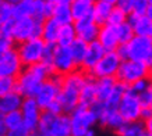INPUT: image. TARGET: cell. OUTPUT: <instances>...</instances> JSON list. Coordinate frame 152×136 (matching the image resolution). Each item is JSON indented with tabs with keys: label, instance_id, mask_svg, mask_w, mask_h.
<instances>
[{
	"label": "cell",
	"instance_id": "cell-1",
	"mask_svg": "<svg viewBox=\"0 0 152 136\" xmlns=\"http://www.w3.org/2000/svg\"><path fill=\"white\" fill-rule=\"evenodd\" d=\"M52 74L53 71L50 67L43 63L27 65L15 78V90L23 97H34L39 86Z\"/></svg>",
	"mask_w": 152,
	"mask_h": 136
},
{
	"label": "cell",
	"instance_id": "cell-2",
	"mask_svg": "<svg viewBox=\"0 0 152 136\" xmlns=\"http://www.w3.org/2000/svg\"><path fill=\"white\" fill-rule=\"evenodd\" d=\"M88 75L84 71L74 69L73 72L63 75L59 92V103L63 113H70L75 107H78L80 92L87 81Z\"/></svg>",
	"mask_w": 152,
	"mask_h": 136
},
{
	"label": "cell",
	"instance_id": "cell-3",
	"mask_svg": "<svg viewBox=\"0 0 152 136\" xmlns=\"http://www.w3.org/2000/svg\"><path fill=\"white\" fill-rule=\"evenodd\" d=\"M61 75L52 74L46 81L42 83L39 89L37 90L34 99L41 107V110H46L56 114H61V106L59 103V92L61 85Z\"/></svg>",
	"mask_w": 152,
	"mask_h": 136
},
{
	"label": "cell",
	"instance_id": "cell-4",
	"mask_svg": "<svg viewBox=\"0 0 152 136\" xmlns=\"http://www.w3.org/2000/svg\"><path fill=\"white\" fill-rule=\"evenodd\" d=\"M117 53L121 60L141 61L151 67L152 64V36H137L134 35L127 43L117 47Z\"/></svg>",
	"mask_w": 152,
	"mask_h": 136
},
{
	"label": "cell",
	"instance_id": "cell-5",
	"mask_svg": "<svg viewBox=\"0 0 152 136\" xmlns=\"http://www.w3.org/2000/svg\"><path fill=\"white\" fill-rule=\"evenodd\" d=\"M37 129L46 133L48 136H71L69 115H64L63 113L56 114L43 110Z\"/></svg>",
	"mask_w": 152,
	"mask_h": 136
},
{
	"label": "cell",
	"instance_id": "cell-6",
	"mask_svg": "<svg viewBox=\"0 0 152 136\" xmlns=\"http://www.w3.org/2000/svg\"><path fill=\"white\" fill-rule=\"evenodd\" d=\"M149 74H151V67L148 64L134 60H121L116 74V79L124 83L126 86H131L134 82L142 78H148Z\"/></svg>",
	"mask_w": 152,
	"mask_h": 136
},
{
	"label": "cell",
	"instance_id": "cell-7",
	"mask_svg": "<svg viewBox=\"0 0 152 136\" xmlns=\"http://www.w3.org/2000/svg\"><path fill=\"white\" fill-rule=\"evenodd\" d=\"M42 22L34 17H23L14 18L11 24V39L14 42H25L28 39L41 38L42 33Z\"/></svg>",
	"mask_w": 152,
	"mask_h": 136
},
{
	"label": "cell",
	"instance_id": "cell-8",
	"mask_svg": "<svg viewBox=\"0 0 152 136\" xmlns=\"http://www.w3.org/2000/svg\"><path fill=\"white\" fill-rule=\"evenodd\" d=\"M70 132L71 136H83L88 132L92 125L96 122V115L92 113V110L88 107H75L73 111H70Z\"/></svg>",
	"mask_w": 152,
	"mask_h": 136
},
{
	"label": "cell",
	"instance_id": "cell-9",
	"mask_svg": "<svg viewBox=\"0 0 152 136\" xmlns=\"http://www.w3.org/2000/svg\"><path fill=\"white\" fill-rule=\"evenodd\" d=\"M46 43L41 38L28 39L25 42H21L17 47V54L20 57V61L23 65H32V64L42 63L43 51H45Z\"/></svg>",
	"mask_w": 152,
	"mask_h": 136
},
{
	"label": "cell",
	"instance_id": "cell-10",
	"mask_svg": "<svg viewBox=\"0 0 152 136\" xmlns=\"http://www.w3.org/2000/svg\"><path fill=\"white\" fill-rule=\"evenodd\" d=\"M116 110L119 111L121 118L124 119V122L138 121L140 115H141V103H140L138 95L131 88L127 86Z\"/></svg>",
	"mask_w": 152,
	"mask_h": 136
},
{
	"label": "cell",
	"instance_id": "cell-11",
	"mask_svg": "<svg viewBox=\"0 0 152 136\" xmlns=\"http://www.w3.org/2000/svg\"><path fill=\"white\" fill-rule=\"evenodd\" d=\"M77 67L78 65L74 61L69 46L55 45L53 54H52V60H50V68L53 74H57V75L63 77V75L73 72L74 69H77Z\"/></svg>",
	"mask_w": 152,
	"mask_h": 136
},
{
	"label": "cell",
	"instance_id": "cell-12",
	"mask_svg": "<svg viewBox=\"0 0 152 136\" xmlns=\"http://www.w3.org/2000/svg\"><path fill=\"white\" fill-rule=\"evenodd\" d=\"M120 63H121V57L119 56L117 50L105 51V54L101 57V60L89 71V75L95 79L96 78H116Z\"/></svg>",
	"mask_w": 152,
	"mask_h": 136
},
{
	"label": "cell",
	"instance_id": "cell-13",
	"mask_svg": "<svg viewBox=\"0 0 152 136\" xmlns=\"http://www.w3.org/2000/svg\"><path fill=\"white\" fill-rule=\"evenodd\" d=\"M20 113L23 117V125L28 128L29 131L37 129L38 124H39V118H41L42 110L38 106L34 97H24L23 104L20 107Z\"/></svg>",
	"mask_w": 152,
	"mask_h": 136
},
{
	"label": "cell",
	"instance_id": "cell-14",
	"mask_svg": "<svg viewBox=\"0 0 152 136\" xmlns=\"http://www.w3.org/2000/svg\"><path fill=\"white\" fill-rule=\"evenodd\" d=\"M21 69H23V64L20 61L17 50L11 47L0 59V77L17 78Z\"/></svg>",
	"mask_w": 152,
	"mask_h": 136
},
{
	"label": "cell",
	"instance_id": "cell-15",
	"mask_svg": "<svg viewBox=\"0 0 152 136\" xmlns=\"http://www.w3.org/2000/svg\"><path fill=\"white\" fill-rule=\"evenodd\" d=\"M73 25H74V29H75V33H77L78 39L87 42V43L96 41L99 25L94 21L91 15L80 18V20H75V21H73Z\"/></svg>",
	"mask_w": 152,
	"mask_h": 136
},
{
	"label": "cell",
	"instance_id": "cell-16",
	"mask_svg": "<svg viewBox=\"0 0 152 136\" xmlns=\"http://www.w3.org/2000/svg\"><path fill=\"white\" fill-rule=\"evenodd\" d=\"M96 41L105 49V51L117 50V47L120 46L119 36H117V29H116L115 25H110V24H103V25L99 27Z\"/></svg>",
	"mask_w": 152,
	"mask_h": 136
},
{
	"label": "cell",
	"instance_id": "cell-17",
	"mask_svg": "<svg viewBox=\"0 0 152 136\" xmlns=\"http://www.w3.org/2000/svg\"><path fill=\"white\" fill-rule=\"evenodd\" d=\"M127 22L133 28L134 35L137 36H152V17L147 14H134L127 15Z\"/></svg>",
	"mask_w": 152,
	"mask_h": 136
},
{
	"label": "cell",
	"instance_id": "cell-18",
	"mask_svg": "<svg viewBox=\"0 0 152 136\" xmlns=\"http://www.w3.org/2000/svg\"><path fill=\"white\" fill-rule=\"evenodd\" d=\"M103 54H105V49L98 43V41L89 42L87 45V50H85V54H84V59L81 61L80 67L83 68L84 71L89 72L94 68V65L101 60V57Z\"/></svg>",
	"mask_w": 152,
	"mask_h": 136
},
{
	"label": "cell",
	"instance_id": "cell-19",
	"mask_svg": "<svg viewBox=\"0 0 152 136\" xmlns=\"http://www.w3.org/2000/svg\"><path fill=\"white\" fill-rule=\"evenodd\" d=\"M98 121H101L106 128H109L112 131H119L124 124V119L121 118L117 110L107 109V107H105L102 110V113L98 115Z\"/></svg>",
	"mask_w": 152,
	"mask_h": 136
},
{
	"label": "cell",
	"instance_id": "cell-20",
	"mask_svg": "<svg viewBox=\"0 0 152 136\" xmlns=\"http://www.w3.org/2000/svg\"><path fill=\"white\" fill-rule=\"evenodd\" d=\"M96 101V90H95V78L91 75L87 78V81L84 83L83 89L80 92V99H78V106L81 107H91Z\"/></svg>",
	"mask_w": 152,
	"mask_h": 136
},
{
	"label": "cell",
	"instance_id": "cell-21",
	"mask_svg": "<svg viewBox=\"0 0 152 136\" xmlns=\"http://www.w3.org/2000/svg\"><path fill=\"white\" fill-rule=\"evenodd\" d=\"M24 97L17 90H13L7 95L0 97V115H3L10 111H17L23 104Z\"/></svg>",
	"mask_w": 152,
	"mask_h": 136
},
{
	"label": "cell",
	"instance_id": "cell-22",
	"mask_svg": "<svg viewBox=\"0 0 152 136\" xmlns=\"http://www.w3.org/2000/svg\"><path fill=\"white\" fill-rule=\"evenodd\" d=\"M113 6L106 3L103 0H96L95 3L92 4V11H91V17L95 22L101 27L103 24L107 22V17L110 14Z\"/></svg>",
	"mask_w": 152,
	"mask_h": 136
},
{
	"label": "cell",
	"instance_id": "cell-23",
	"mask_svg": "<svg viewBox=\"0 0 152 136\" xmlns=\"http://www.w3.org/2000/svg\"><path fill=\"white\" fill-rule=\"evenodd\" d=\"M59 29H60V24L56 22L52 17L50 18L43 20V22H42L41 39L45 42V43H56Z\"/></svg>",
	"mask_w": 152,
	"mask_h": 136
},
{
	"label": "cell",
	"instance_id": "cell-24",
	"mask_svg": "<svg viewBox=\"0 0 152 136\" xmlns=\"http://www.w3.org/2000/svg\"><path fill=\"white\" fill-rule=\"evenodd\" d=\"M116 83V78H96L95 79V90H96V101L103 103L109 96Z\"/></svg>",
	"mask_w": 152,
	"mask_h": 136
},
{
	"label": "cell",
	"instance_id": "cell-25",
	"mask_svg": "<svg viewBox=\"0 0 152 136\" xmlns=\"http://www.w3.org/2000/svg\"><path fill=\"white\" fill-rule=\"evenodd\" d=\"M92 4L94 3L88 1V0H73L70 3V10H71V15H73L74 21L91 15Z\"/></svg>",
	"mask_w": 152,
	"mask_h": 136
},
{
	"label": "cell",
	"instance_id": "cell-26",
	"mask_svg": "<svg viewBox=\"0 0 152 136\" xmlns=\"http://www.w3.org/2000/svg\"><path fill=\"white\" fill-rule=\"evenodd\" d=\"M52 18L60 25H66V24H73V15H71V10L70 4H55L53 6V13H52Z\"/></svg>",
	"mask_w": 152,
	"mask_h": 136
},
{
	"label": "cell",
	"instance_id": "cell-27",
	"mask_svg": "<svg viewBox=\"0 0 152 136\" xmlns=\"http://www.w3.org/2000/svg\"><path fill=\"white\" fill-rule=\"evenodd\" d=\"M74 39H77V33H75V29H74L73 24L60 25L59 33H57V39H56V45L70 46Z\"/></svg>",
	"mask_w": 152,
	"mask_h": 136
},
{
	"label": "cell",
	"instance_id": "cell-28",
	"mask_svg": "<svg viewBox=\"0 0 152 136\" xmlns=\"http://www.w3.org/2000/svg\"><path fill=\"white\" fill-rule=\"evenodd\" d=\"M126 89H127V86H126L124 83L116 81V83H115V86H113V89H112V92L109 93V96L106 97L105 101H103V106L107 107V109H116Z\"/></svg>",
	"mask_w": 152,
	"mask_h": 136
},
{
	"label": "cell",
	"instance_id": "cell-29",
	"mask_svg": "<svg viewBox=\"0 0 152 136\" xmlns=\"http://www.w3.org/2000/svg\"><path fill=\"white\" fill-rule=\"evenodd\" d=\"M145 129H147L145 122L141 121V119H138V121L124 122L123 127L120 128L117 132L120 133V136H135V135H138V133H141L142 131H145Z\"/></svg>",
	"mask_w": 152,
	"mask_h": 136
},
{
	"label": "cell",
	"instance_id": "cell-30",
	"mask_svg": "<svg viewBox=\"0 0 152 136\" xmlns=\"http://www.w3.org/2000/svg\"><path fill=\"white\" fill-rule=\"evenodd\" d=\"M34 1L35 0H20L14 4V18L32 17L34 14Z\"/></svg>",
	"mask_w": 152,
	"mask_h": 136
},
{
	"label": "cell",
	"instance_id": "cell-31",
	"mask_svg": "<svg viewBox=\"0 0 152 136\" xmlns=\"http://www.w3.org/2000/svg\"><path fill=\"white\" fill-rule=\"evenodd\" d=\"M87 42L81 41V39H74L73 42H71V45L69 46L70 51H71V56H73L74 61L77 63V65H81V61H83L84 59V54H85V50H87Z\"/></svg>",
	"mask_w": 152,
	"mask_h": 136
},
{
	"label": "cell",
	"instance_id": "cell-32",
	"mask_svg": "<svg viewBox=\"0 0 152 136\" xmlns=\"http://www.w3.org/2000/svg\"><path fill=\"white\" fill-rule=\"evenodd\" d=\"M0 119H1L3 125L6 127V129H13V128H17V127H20V125H23V117H21L20 110L3 114V115L0 117Z\"/></svg>",
	"mask_w": 152,
	"mask_h": 136
},
{
	"label": "cell",
	"instance_id": "cell-33",
	"mask_svg": "<svg viewBox=\"0 0 152 136\" xmlns=\"http://www.w3.org/2000/svg\"><path fill=\"white\" fill-rule=\"evenodd\" d=\"M134 14H147L152 17V0H133V11Z\"/></svg>",
	"mask_w": 152,
	"mask_h": 136
},
{
	"label": "cell",
	"instance_id": "cell-34",
	"mask_svg": "<svg viewBox=\"0 0 152 136\" xmlns=\"http://www.w3.org/2000/svg\"><path fill=\"white\" fill-rule=\"evenodd\" d=\"M117 29V36H119V42L120 45H123V43H127V42L134 36V32H133V28L130 25L127 21H124L123 24H120L116 27Z\"/></svg>",
	"mask_w": 152,
	"mask_h": 136
},
{
	"label": "cell",
	"instance_id": "cell-35",
	"mask_svg": "<svg viewBox=\"0 0 152 136\" xmlns=\"http://www.w3.org/2000/svg\"><path fill=\"white\" fill-rule=\"evenodd\" d=\"M127 20V14L124 11H121L119 7H116L113 6V9H112L110 14H109V17H107V22L106 24H110V25H120V24H123Z\"/></svg>",
	"mask_w": 152,
	"mask_h": 136
},
{
	"label": "cell",
	"instance_id": "cell-36",
	"mask_svg": "<svg viewBox=\"0 0 152 136\" xmlns=\"http://www.w3.org/2000/svg\"><path fill=\"white\" fill-rule=\"evenodd\" d=\"M0 20L3 22L14 20V4L6 0H0Z\"/></svg>",
	"mask_w": 152,
	"mask_h": 136
},
{
	"label": "cell",
	"instance_id": "cell-37",
	"mask_svg": "<svg viewBox=\"0 0 152 136\" xmlns=\"http://www.w3.org/2000/svg\"><path fill=\"white\" fill-rule=\"evenodd\" d=\"M15 90V78L0 77V97Z\"/></svg>",
	"mask_w": 152,
	"mask_h": 136
},
{
	"label": "cell",
	"instance_id": "cell-38",
	"mask_svg": "<svg viewBox=\"0 0 152 136\" xmlns=\"http://www.w3.org/2000/svg\"><path fill=\"white\" fill-rule=\"evenodd\" d=\"M138 99H140V103H141V109L152 107V88L138 93Z\"/></svg>",
	"mask_w": 152,
	"mask_h": 136
},
{
	"label": "cell",
	"instance_id": "cell-39",
	"mask_svg": "<svg viewBox=\"0 0 152 136\" xmlns=\"http://www.w3.org/2000/svg\"><path fill=\"white\" fill-rule=\"evenodd\" d=\"M129 88H131L137 95L138 93H141V92H144V90H147V89H149L151 88V81L148 79V78H142V79H140V81H137V82H134L131 86H129Z\"/></svg>",
	"mask_w": 152,
	"mask_h": 136
},
{
	"label": "cell",
	"instance_id": "cell-40",
	"mask_svg": "<svg viewBox=\"0 0 152 136\" xmlns=\"http://www.w3.org/2000/svg\"><path fill=\"white\" fill-rule=\"evenodd\" d=\"M31 135V131L25 128L24 125H20L17 128H13V129H7L6 132V136H29Z\"/></svg>",
	"mask_w": 152,
	"mask_h": 136
},
{
	"label": "cell",
	"instance_id": "cell-41",
	"mask_svg": "<svg viewBox=\"0 0 152 136\" xmlns=\"http://www.w3.org/2000/svg\"><path fill=\"white\" fill-rule=\"evenodd\" d=\"M115 6L119 7L121 11H124L127 15L133 11V0H117V3Z\"/></svg>",
	"mask_w": 152,
	"mask_h": 136
},
{
	"label": "cell",
	"instance_id": "cell-42",
	"mask_svg": "<svg viewBox=\"0 0 152 136\" xmlns=\"http://www.w3.org/2000/svg\"><path fill=\"white\" fill-rule=\"evenodd\" d=\"M48 1H50L53 4H70L73 0H48Z\"/></svg>",
	"mask_w": 152,
	"mask_h": 136
},
{
	"label": "cell",
	"instance_id": "cell-43",
	"mask_svg": "<svg viewBox=\"0 0 152 136\" xmlns=\"http://www.w3.org/2000/svg\"><path fill=\"white\" fill-rule=\"evenodd\" d=\"M6 132H7V129H6V127L3 125L1 119H0V136H6Z\"/></svg>",
	"mask_w": 152,
	"mask_h": 136
},
{
	"label": "cell",
	"instance_id": "cell-44",
	"mask_svg": "<svg viewBox=\"0 0 152 136\" xmlns=\"http://www.w3.org/2000/svg\"><path fill=\"white\" fill-rule=\"evenodd\" d=\"M135 136H152V132L145 129V131H142L141 133H138V135H135Z\"/></svg>",
	"mask_w": 152,
	"mask_h": 136
},
{
	"label": "cell",
	"instance_id": "cell-45",
	"mask_svg": "<svg viewBox=\"0 0 152 136\" xmlns=\"http://www.w3.org/2000/svg\"><path fill=\"white\" fill-rule=\"evenodd\" d=\"M83 136H95V133H94V131H91V129H89V131L85 132Z\"/></svg>",
	"mask_w": 152,
	"mask_h": 136
},
{
	"label": "cell",
	"instance_id": "cell-46",
	"mask_svg": "<svg viewBox=\"0 0 152 136\" xmlns=\"http://www.w3.org/2000/svg\"><path fill=\"white\" fill-rule=\"evenodd\" d=\"M103 1H106V3H109V4H112V6H115L116 3H117V0H103Z\"/></svg>",
	"mask_w": 152,
	"mask_h": 136
},
{
	"label": "cell",
	"instance_id": "cell-47",
	"mask_svg": "<svg viewBox=\"0 0 152 136\" xmlns=\"http://www.w3.org/2000/svg\"><path fill=\"white\" fill-rule=\"evenodd\" d=\"M6 1H9V3H11V4H15V3H18L20 0H6Z\"/></svg>",
	"mask_w": 152,
	"mask_h": 136
},
{
	"label": "cell",
	"instance_id": "cell-48",
	"mask_svg": "<svg viewBox=\"0 0 152 136\" xmlns=\"http://www.w3.org/2000/svg\"><path fill=\"white\" fill-rule=\"evenodd\" d=\"M1 28H3V21L0 20V32H1Z\"/></svg>",
	"mask_w": 152,
	"mask_h": 136
},
{
	"label": "cell",
	"instance_id": "cell-49",
	"mask_svg": "<svg viewBox=\"0 0 152 136\" xmlns=\"http://www.w3.org/2000/svg\"><path fill=\"white\" fill-rule=\"evenodd\" d=\"M88 1H91V3H95V1H96V0H88Z\"/></svg>",
	"mask_w": 152,
	"mask_h": 136
}]
</instances>
